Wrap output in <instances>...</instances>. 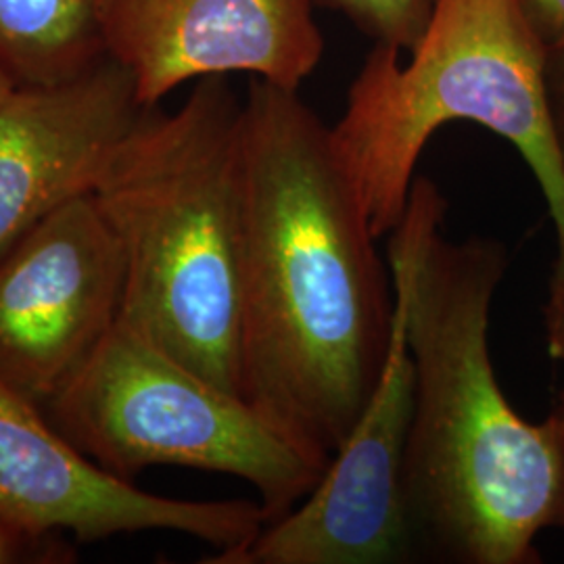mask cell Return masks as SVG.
I'll return each instance as SVG.
<instances>
[{"mask_svg": "<svg viewBox=\"0 0 564 564\" xmlns=\"http://www.w3.org/2000/svg\"><path fill=\"white\" fill-rule=\"evenodd\" d=\"M242 398L330 463L381 379L395 291L333 128L300 90L242 99Z\"/></svg>", "mask_w": 564, "mask_h": 564, "instance_id": "1", "label": "cell"}, {"mask_svg": "<svg viewBox=\"0 0 564 564\" xmlns=\"http://www.w3.org/2000/svg\"><path fill=\"white\" fill-rule=\"evenodd\" d=\"M447 202L416 176L387 262L414 364L405 498L421 558L540 563L538 538L564 529V423L508 402L489 349L508 251L491 237L445 235Z\"/></svg>", "mask_w": 564, "mask_h": 564, "instance_id": "2", "label": "cell"}, {"mask_svg": "<svg viewBox=\"0 0 564 564\" xmlns=\"http://www.w3.org/2000/svg\"><path fill=\"white\" fill-rule=\"evenodd\" d=\"M242 99L195 82L174 111L147 107L93 199L123 258L120 321L242 395Z\"/></svg>", "mask_w": 564, "mask_h": 564, "instance_id": "3", "label": "cell"}, {"mask_svg": "<svg viewBox=\"0 0 564 564\" xmlns=\"http://www.w3.org/2000/svg\"><path fill=\"white\" fill-rule=\"evenodd\" d=\"M545 55L514 0H433L408 53L375 42L330 128L379 241L400 223L435 132L470 121L510 142L531 170L556 230L552 276H564V151Z\"/></svg>", "mask_w": 564, "mask_h": 564, "instance_id": "4", "label": "cell"}, {"mask_svg": "<svg viewBox=\"0 0 564 564\" xmlns=\"http://www.w3.org/2000/svg\"><path fill=\"white\" fill-rule=\"evenodd\" d=\"M44 410L84 456L126 481L151 466L242 479L268 523L300 505L326 468L242 395L123 321Z\"/></svg>", "mask_w": 564, "mask_h": 564, "instance_id": "5", "label": "cell"}, {"mask_svg": "<svg viewBox=\"0 0 564 564\" xmlns=\"http://www.w3.org/2000/svg\"><path fill=\"white\" fill-rule=\"evenodd\" d=\"M414 364L398 303L381 379L318 485L228 564H403L421 558L405 498Z\"/></svg>", "mask_w": 564, "mask_h": 564, "instance_id": "6", "label": "cell"}, {"mask_svg": "<svg viewBox=\"0 0 564 564\" xmlns=\"http://www.w3.org/2000/svg\"><path fill=\"white\" fill-rule=\"evenodd\" d=\"M123 258L93 195L65 203L0 256V379L51 402L120 321Z\"/></svg>", "mask_w": 564, "mask_h": 564, "instance_id": "7", "label": "cell"}, {"mask_svg": "<svg viewBox=\"0 0 564 564\" xmlns=\"http://www.w3.org/2000/svg\"><path fill=\"white\" fill-rule=\"evenodd\" d=\"M0 510L48 535L93 544L123 533L176 531L214 545L228 564L268 523L260 502L178 500L107 473L46 410L0 379Z\"/></svg>", "mask_w": 564, "mask_h": 564, "instance_id": "8", "label": "cell"}, {"mask_svg": "<svg viewBox=\"0 0 564 564\" xmlns=\"http://www.w3.org/2000/svg\"><path fill=\"white\" fill-rule=\"evenodd\" d=\"M321 0H99L105 55L144 107L184 84L249 74L300 90L323 61Z\"/></svg>", "mask_w": 564, "mask_h": 564, "instance_id": "9", "label": "cell"}, {"mask_svg": "<svg viewBox=\"0 0 564 564\" xmlns=\"http://www.w3.org/2000/svg\"><path fill=\"white\" fill-rule=\"evenodd\" d=\"M144 109L132 76L107 55L74 78L15 86L0 109V256L93 195Z\"/></svg>", "mask_w": 564, "mask_h": 564, "instance_id": "10", "label": "cell"}, {"mask_svg": "<svg viewBox=\"0 0 564 564\" xmlns=\"http://www.w3.org/2000/svg\"><path fill=\"white\" fill-rule=\"evenodd\" d=\"M102 57L99 0H0V69L18 86L74 78Z\"/></svg>", "mask_w": 564, "mask_h": 564, "instance_id": "11", "label": "cell"}, {"mask_svg": "<svg viewBox=\"0 0 564 564\" xmlns=\"http://www.w3.org/2000/svg\"><path fill=\"white\" fill-rule=\"evenodd\" d=\"M379 44L408 53L423 34L433 0H321Z\"/></svg>", "mask_w": 564, "mask_h": 564, "instance_id": "12", "label": "cell"}, {"mask_svg": "<svg viewBox=\"0 0 564 564\" xmlns=\"http://www.w3.org/2000/svg\"><path fill=\"white\" fill-rule=\"evenodd\" d=\"M72 554L61 535L39 533L0 510V564L65 563Z\"/></svg>", "mask_w": 564, "mask_h": 564, "instance_id": "13", "label": "cell"}, {"mask_svg": "<svg viewBox=\"0 0 564 564\" xmlns=\"http://www.w3.org/2000/svg\"><path fill=\"white\" fill-rule=\"evenodd\" d=\"M531 34L545 51L564 44V0H514Z\"/></svg>", "mask_w": 564, "mask_h": 564, "instance_id": "14", "label": "cell"}, {"mask_svg": "<svg viewBox=\"0 0 564 564\" xmlns=\"http://www.w3.org/2000/svg\"><path fill=\"white\" fill-rule=\"evenodd\" d=\"M545 345L547 354L564 362V276H550V291L544 307ZM554 414H558L564 423V387L556 395V402L552 408Z\"/></svg>", "mask_w": 564, "mask_h": 564, "instance_id": "15", "label": "cell"}, {"mask_svg": "<svg viewBox=\"0 0 564 564\" xmlns=\"http://www.w3.org/2000/svg\"><path fill=\"white\" fill-rule=\"evenodd\" d=\"M545 82L552 120L564 151V44L547 51L545 55Z\"/></svg>", "mask_w": 564, "mask_h": 564, "instance_id": "16", "label": "cell"}, {"mask_svg": "<svg viewBox=\"0 0 564 564\" xmlns=\"http://www.w3.org/2000/svg\"><path fill=\"white\" fill-rule=\"evenodd\" d=\"M15 86H18L15 80L0 69V109H2V105L7 102V99L11 97V93L15 90Z\"/></svg>", "mask_w": 564, "mask_h": 564, "instance_id": "17", "label": "cell"}]
</instances>
